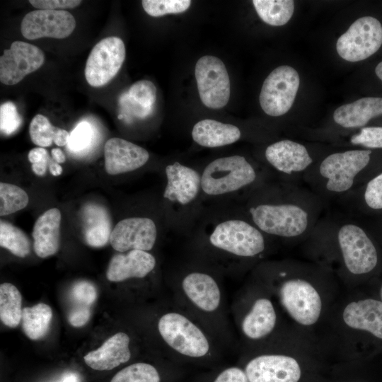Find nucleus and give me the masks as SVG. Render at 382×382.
<instances>
[{"label":"nucleus","instance_id":"obj_1","mask_svg":"<svg viewBox=\"0 0 382 382\" xmlns=\"http://www.w3.org/2000/svg\"><path fill=\"white\" fill-rule=\"evenodd\" d=\"M173 303L200 324L224 350L235 345L225 292L213 274L199 270L183 274L173 288Z\"/></svg>","mask_w":382,"mask_h":382},{"label":"nucleus","instance_id":"obj_2","mask_svg":"<svg viewBox=\"0 0 382 382\" xmlns=\"http://www.w3.org/2000/svg\"><path fill=\"white\" fill-rule=\"evenodd\" d=\"M157 333L168 360L186 367L219 366L224 349L196 320L173 303L158 317Z\"/></svg>","mask_w":382,"mask_h":382},{"label":"nucleus","instance_id":"obj_3","mask_svg":"<svg viewBox=\"0 0 382 382\" xmlns=\"http://www.w3.org/2000/svg\"><path fill=\"white\" fill-rule=\"evenodd\" d=\"M232 313L241 338L247 342L265 340L277 325V309L267 292H241L232 306Z\"/></svg>","mask_w":382,"mask_h":382},{"label":"nucleus","instance_id":"obj_4","mask_svg":"<svg viewBox=\"0 0 382 382\" xmlns=\"http://www.w3.org/2000/svg\"><path fill=\"white\" fill-rule=\"evenodd\" d=\"M212 248L237 258H251L265 249L262 233L254 226L241 219H228L218 224L209 236Z\"/></svg>","mask_w":382,"mask_h":382},{"label":"nucleus","instance_id":"obj_5","mask_svg":"<svg viewBox=\"0 0 382 382\" xmlns=\"http://www.w3.org/2000/svg\"><path fill=\"white\" fill-rule=\"evenodd\" d=\"M287 314L298 324L309 327L320 319L323 301L317 289L301 278H289L275 286L274 292Z\"/></svg>","mask_w":382,"mask_h":382},{"label":"nucleus","instance_id":"obj_6","mask_svg":"<svg viewBox=\"0 0 382 382\" xmlns=\"http://www.w3.org/2000/svg\"><path fill=\"white\" fill-rule=\"evenodd\" d=\"M255 178L253 167L243 156L221 157L209 163L203 170L201 188L208 195H222L249 185Z\"/></svg>","mask_w":382,"mask_h":382},{"label":"nucleus","instance_id":"obj_7","mask_svg":"<svg viewBox=\"0 0 382 382\" xmlns=\"http://www.w3.org/2000/svg\"><path fill=\"white\" fill-rule=\"evenodd\" d=\"M250 214L260 230L280 237L300 236L308 225L307 212L294 204H262L251 207Z\"/></svg>","mask_w":382,"mask_h":382},{"label":"nucleus","instance_id":"obj_8","mask_svg":"<svg viewBox=\"0 0 382 382\" xmlns=\"http://www.w3.org/2000/svg\"><path fill=\"white\" fill-rule=\"evenodd\" d=\"M382 45V25L378 20L364 16L356 20L337 40L338 54L348 62H359L371 56Z\"/></svg>","mask_w":382,"mask_h":382},{"label":"nucleus","instance_id":"obj_9","mask_svg":"<svg viewBox=\"0 0 382 382\" xmlns=\"http://www.w3.org/2000/svg\"><path fill=\"white\" fill-rule=\"evenodd\" d=\"M300 84L298 72L282 65L274 69L263 82L259 96L262 110L277 117L286 113L292 106Z\"/></svg>","mask_w":382,"mask_h":382},{"label":"nucleus","instance_id":"obj_10","mask_svg":"<svg viewBox=\"0 0 382 382\" xmlns=\"http://www.w3.org/2000/svg\"><path fill=\"white\" fill-rule=\"evenodd\" d=\"M240 365L249 382H299L301 376L299 361L292 356L264 352L242 360Z\"/></svg>","mask_w":382,"mask_h":382},{"label":"nucleus","instance_id":"obj_11","mask_svg":"<svg viewBox=\"0 0 382 382\" xmlns=\"http://www.w3.org/2000/svg\"><path fill=\"white\" fill-rule=\"evenodd\" d=\"M195 74L202 103L212 109L224 107L228 102L231 89L223 62L214 56H204L197 62Z\"/></svg>","mask_w":382,"mask_h":382},{"label":"nucleus","instance_id":"obj_12","mask_svg":"<svg viewBox=\"0 0 382 382\" xmlns=\"http://www.w3.org/2000/svg\"><path fill=\"white\" fill-rule=\"evenodd\" d=\"M337 240L347 270L352 274L372 271L378 262L376 249L365 231L359 226L347 224L341 226Z\"/></svg>","mask_w":382,"mask_h":382},{"label":"nucleus","instance_id":"obj_13","mask_svg":"<svg viewBox=\"0 0 382 382\" xmlns=\"http://www.w3.org/2000/svg\"><path fill=\"white\" fill-rule=\"evenodd\" d=\"M125 47L122 39L108 37L91 50L85 67V77L89 85L100 87L110 82L118 73L125 59Z\"/></svg>","mask_w":382,"mask_h":382},{"label":"nucleus","instance_id":"obj_14","mask_svg":"<svg viewBox=\"0 0 382 382\" xmlns=\"http://www.w3.org/2000/svg\"><path fill=\"white\" fill-rule=\"evenodd\" d=\"M371 154V150H349L327 156L319 168L327 179L326 188L337 193L349 190L356 175L368 165Z\"/></svg>","mask_w":382,"mask_h":382},{"label":"nucleus","instance_id":"obj_15","mask_svg":"<svg viewBox=\"0 0 382 382\" xmlns=\"http://www.w3.org/2000/svg\"><path fill=\"white\" fill-rule=\"evenodd\" d=\"M44 61V52L38 47L15 41L0 57V81L5 85H15L37 70Z\"/></svg>","mask_w":382,"mask_h":382},{"label":"nucleus","instance_id":"obj_16","mask_svg":"<svg viewBox=\"0 0 382 382\" xmlns=\"http://www.w3.org/2000/svg\"><path fill=\"white\" fill-rule=\"evenodd\" d=\"M75 27L74 17L66 11L37 9L25 14L21 31L30 40L42 37L63 39L69 36Z\"/></svg>","mask_w":382,"mask_h":382},{"label":"nucleus","instance_id":"obj_17","mask_svg":"<svg viewBox=\"0 0 382 382\" xmlns=\"http://www.w3.org/2000/svg\"><path fill=\"white\" fill-rule=\"evenodd\" d=\"M157 229L147 217H130L119 221L112 231L110 242L117 252L151 250L155 245Z\"/></svg>","mask_w":382,"mask_h":382},{"label":"nucleus","instance_id":"obj_18","mask_svg":"<svg viewBox=\"0 0 382 382\" xmlns=\"http://www.w3.org/2000/svg\"><path fill=\"white\" fill-rule=\"evenodd\" d=\"M105 169L110 175L130 172L143 166L149 160L148 151L129 141L111 138L104 146Z\"/></svg>","mask_w":382,"mask_h":382},{"label":"nucleus","instance_id":"obj_19","mask_svg":"<svg viewBox=\"0 0 382 382\" xmlns=\"http://www.w3.org/2000/svg\"><path fill=\"white\" fill-rule=\"evenodd\" d=\"M186 373L185 367L170 361L162 366L137 361L120 370L110 382H184Z\"/></svg>","mask_w":382,"mask_h":382},{"label":"nucleus","instance_id":"obj_20","mask_svg":"<svg viewBox=\"0 0 382 382\" xmlns=\"http://www.w3.org/2000/svg\"><path fill=\"white\" fill-rule=\"evenodd\" d=\"M166 175L167 184L164 198L186 205L197 197L201 187V176L197 170L175 162L166 166Z\"/></svg>","mask_w":382,"mask_h":382},{"label":"nucleus","instance_id":"obj_21","mask_svg":"<svg viewBox=\"0 0 382 382\" xmlns=\"http://www.w3.org/2000/svg\"><path fill=\"white\" fill-rule=\"evenodd\" d=\"M342 319L349 329L365 331L382 340V301L365 299L349 302Z\"/></svg>","mask_w":382,"mask_h":382},{"label":"nucleus","instance_id":"obj_22","mask_svg":"<svg viewBox=\"0 0 382 382\" xmlns=\"http://www.w3.org/2000/svg\"><path fill=\"white\" fill-rule=\"evenodd\" d=\"M156 265L155 257L148 251L132 250L112 256L106 277L109 281L115 282L143 279L154 270Z\"/></svg>","mask_w":382,"mask_h":382},{"label":"nucleus","instance_id":"obj_23","mask_svg":"<svg viewBox=\"0 0 382 382\" xmlns=\"http://www.w3.org/2000/svg\"><path fill=\"white\" fill-rule=\"evenodd\" d=\"M129 346L128 334L119 332L108 338L98 349L86 354L83 360L94 370H112L131 359L132 352Z\"/></svg>","mask_w":382,"mask_h":382},{"label":"nucleus","instance_id":"obj_24","mask_svg":"<svg viewBox=\"0 0 382 382\" xmlns=\"http://www.w3.org/2000/svg\"><path fill=\"white\" fill-rule=\"evenodd\" d=\"M265 157L275 169L287 174L302 171L313 161L303 145L289 139L268 146Z\"/></svg>","mask_w":382,"mask_h":382},{"label":"nucleus","instance_id":"obj_25","mask_svg":"<svg viewBox=\"0 0 382 382\" xmlns=\"http://www.w3.org/2000/svg\"><path fill=\"white\" fill-rule=\"evenodd\" d=\"M156 100V88L151 81H137L120 97L122 116L126 119H144L154 111Z\"/></svg>","mask_w":382,"mask_h":382},{"label":"nucleus","instance_id":"obj_26","mask_svg":"<svg viewBox=\"0 0 382 382\" xmlns=\"http://www.w3.org/2000/svg\"><path fill=\"white\" fill-rule=\"evenodd\" d=\"M61 213L57 208H52L40 216L33 226L35 254L45 258L57 253L60 245Z\"/></svg>","mask_w":382,"mask_h":382},{"label":"nucleus","instance_id":"obj_27","mask_svg":"<svg viewBox=\"0 0 382 382\" xmlns=\"http://www.w3.org/2000/svg\"><path fill=\"white\" fill-rule=\"evenodd\" d=\"M81 220L83 237L88 245L100 248L110 241L112 224L104 207L95 203L86 204L82 209Z\"/></svg>","mask_w":382,"mask_h":382},{"label":"nucleus","instance_id":"obj_28","mask_svg":"<svg viewBox=\"0 0 382 382\" xmlns=\"http://www.w3.org/2000/svg\"><path fill=\"white\" fill-rule=\"evenodd\" d=\"M382 115V98L366 97L340 106L333 114L335 122L345 128L365 126L369 121Z\"/></svg>","mask_w":382,"mask_h":382},{"label":"nucleus","instance_id":"obj_29","mask_svg":"<svg viewBox=\"0 0 382 382\" xmlns=\"http://www.w3.org/2000/svg\"><path fill=\"white\" fill-rule=\"evenodd\" d=\"M241 135L236 126L210 119L199 121L192 130L193 140L200 146L209 148L231 144L237 141Z\"/></svg>","mask_w":382,"mask_h":382},{"label":"nucleus","instance_id":"obj_30","mask_svg":"<svg viewBox=\"0 0 382 382\" xmlns=\"http://www.w3.org/2000/svg\"><path fill=\"white\" fill-rule=\"evenodd\" d=\"M31 141L40 147H47L54 144L59 146L67 145L70 133L64 129L53 126L42 115H36L29 126Z\"/></svg>","mask_w":382,"mask_h":382},{"label":"nucleus","instance_id":"obj_31","mask_svg":"<svg viewBox=\"0 0 382 382\" xmlns=\"http://www.w3.org/2000/svg\"><path fill=\"white\" fill-rule=\"evenodd\" d=\"M52 318V308L44 303L23 308L22 327L25 335L33 340L45 337L49 330Z\"/></svg>","mask_w":382,"mask_h":382},{"label":"nucleus","instance_id":"obj_32","mask_svg":"<svg viewBox=\"0 0 382 382\" xmlns=\"http://www.w3.org/2000/svg\"><path fill=\"white\" fill-rule=\"evenodd\" d=\"M253 4L262 21L272 26L285 25L294 11L291 0H253Z\"/></svg>","mask_w":382,"mask_h":382},{"label":"nucleus","instance_id":"obj_33","mask_svg":"<svg viewBox=\"0 0 382 382\" xmlns=\"http://www.w3.org/2000/svg\"><path fill=\"white\" fill-rule=\"evenodd\" d=\"M22 297L18 289L8 282L0 285V318L9 328L17 327L22 318Z\"/></svg>","mask_w":382,"mask_h":382},{"label":"nucleus","instance_id":"obj_34","mask_svg":"<svg viewBox=\"0 0 382 382\" xmlns=\"http://www.w3.org/2000/svg\"><path fill=\"white\" fill-rule=\"evenodd\" d=\"M0 245L19 257H25L30 252V242L26 234L3 220L0 221Z\"/></svg>","mask_w":382,"mask_h":382},{"label":"nucleus","instance_id":"obj_35","mask_svg":"<svg viewBox=\"0 0 382 382\" xmlns=\"http://www.w3.org/2000/svg\"><path fill=\"white\" fill-rule=\"evenodd\" d=\"M27 193L20 187L0 183V215L6 216L24 209L28 204Z\"/></svg>","mask_w":382,"mask_h":382},{"label":"nucleus","instance_id":"obj_36","mask_svg":"<svg viewBox=\"0 0 382 382\" xmlns=\"http://www.w3.org/2000/svg\"><path fill=\"white\" fill-rule=\"evenodd\" d=\"M187 382H249V381L243 369L236 364L214 367Z\"/></svg>","mask_w":382,"mask_h":382},{"label":"nucleus","instance_id":"obj_37","mask_svg":"<svg viewBox=\"0 0 382 382\" xmlns=\"http://www.w3.org/2000/svg\"><path fill=\"white\" fill-rule=\"evenodd\" d=\"M70 298L72 307L69 312H88L97 298L95 286L88 281H79L71 287Z\"/></svg>","mask_w":382,"mask_h":382},{"label":"nucleus","instance_id":"obj_38","mask_svg":"<svg viewBox=\"0 0 382 382\" xmlns=\"http://www.w3.org/2000/svg\"><path fill=\"white\" fill-rule=\"evenodd\" d=\"M144 10L151 16L159 17L168 13H180L189 8L190 0H143Z\"/></svg>","mask_w":382,"mask_h":382},{"label":"nucleus","instance_id":"obj_39","mask_svg":"<svg viewBox=\"0 0 382 382\" xmlns=\"http://www.w3.org/2000/svg\"><path fill=\"white\" fill-rule=\"evenodd\" d=\"M95 132L91 125L86 122H80L70 133L68 149L74 154L86 152L93 144Z\"/></svg>","mask_w":382,"mask_h":382},{"label":"nucleus","instance_id":"obj_40","mask_svg":"<svg viewBox=\"0 0 382 382\" xmlns=\"http://www.w3.org/2000/svg\"><path fill=\"white\" fill-rule=\"evenodd\" d=\"M22 119L18 112L15 104L6 102L0 106V129L4 135H10L18 130Z\"/></svg>","mask_w":382,"mask_h":382},{"label":"nucleus","instance_id":"obj_41","mask_svg":"<svg viewBox=\"0 0 382 382\" xmlns=\"http://www.w3.org/2000/svg\"><path fill=\"white\" fill-rule=\"evenodd\" d=\"M350 142L367 148H382V127H364L358 134L352 136Z\"/></svg>","mask_w":382,"mask_h":382},{"label":"nucleus","instance_id":"obj_42","mask_svg":"<svg viewBox=\"0 0 382 382\" xmlns=\"http://www.w3.org/2000/svg\"><path fill=\"white\" fill-rule=\"evenodd\" d=\"M364 200L371 209H382V173L368 183L364 192Z\"/></svg>","mask_w":382,"mask_h":382},{"label":"nucleus","instance_id":"obj_43","mask_svg":"<svg viewBox=\"0 0 382 382\" xmlns=\"http://www.w3.org/2000/svg\"><path fill=\"white\" fill-rule=\"evenodd\" d=\"M28 158L32 163L31 168L34 173L38 176L45 175L50 162L47 151L43 147L34 148L29 151Z\"/></svg>","mask_w":382,"mask_h":382},{"label":"nucleus","instance_id":"obj_44","mask_svg":"<svg viewBox=\"0 0 382 382\" xmlns=\"http://www.w3.org/2000/svg\"><path fill=\"white\" fill-rule=\"evenodd\" d=\"M35 8L41 10H57V8H73L79 6L80 0H30Z\"/></svg>","mask_w":382,"mask_h":382},{"label":"nucleus","instance_id":"obj_45","mask_svg":"<svg viewBox=\"0 0 382 382\" xmlns=\"http://www.w3.org/2000/svg\"><path fill=\"white\" fill-rule=\"evenodd\" d=\"M52 156L53 161L58 163H64L66 160L64 154L58 148L52 150Z\"/></svg>","mask_w":382,"mask_h":382},{"label":"nucleus","instance_id":"obj_46","mask_svg":"<svg viewBox=\"0 0 382 382\" xmlns=\"http://www.w3.org/2000/svg\"><path fill=\"white\" fill-rule=\"evenodd\" d=\"M49 170L52 175L58 176L62 174V168L59 163L52 161L49 163Z\"/></svg>","mask_w":382,"mask_h":382},{"label":"nucleus","instance_id":"obj_47","mask_svg":"<svg viewBox=\"0 0 382 382\" xmlns=\"http://www.w3.org/2000/svg\"><path fill=\"white\" fill-rule=\"evenodd\" d=\"M61 382H78V378L74 374H67Z\"/></svg>","mask_w":382,"mask_h":382},{"label":"nucleus","instance_id":"obj_48","mask_svg":"<svg viewBox=\"0 0 382 382\" xmlns=\"http://www.w3.org/2000/svg\"><path fill=\"white\" fill-rule=\"evenodd\" d=\"M375 72L376 76L382 81V62H381L376 67Z\"/></svg>","mask_w":382,"mask_h":382},{"label":"nucleus","instance_id":"obj_49","mask_svg":"<svg viewBox=\"0 0 382 382\" xmlns=\"http://www.w3.org/2000/svg\"><path fill=\"white\" fill-rule=\"evenodd\" d=\"M380 297H381V301H382V286L381 287V289H380Z\"/></svg>","mask_w":382,"mask_h":382}]
</instances>
